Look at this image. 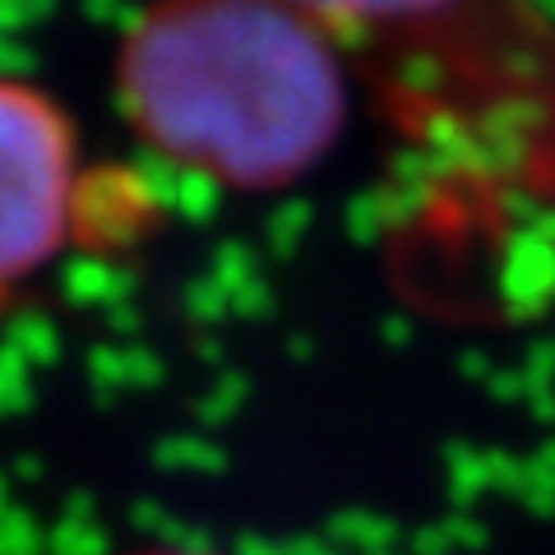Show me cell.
I'll return each instance as SVG.
<instances>
[{
    "instance_id": "3",
    "label": "cell",
    "mask_w": 555,
    "mask_h": 555,
    "mask_svg": "<svg viewBox=\"0 0 555 555\" xmlns=\"http://www.w3.org/2000/svg\"><path fill=\"white\" fill-rule=\"evenodd\" d=\"M301 20L324 28L334 42L343 38H403L416 28H436L454 20L473 0H283Z\"/></svg>"
},
{
    "instance_id": "4",
    "label": "cell",
    "mask_w": 555,
    "mask_h": 555,
    "mask_svg": "<svg viewBox=\"0 0 555 555\" xmlns=\"http://www.w3.org/2000/svg\"><path fill=\"white\" fill-rule=\"evenodd\" d=\"M153 555H195V551H153Z\"/></svg>"
},
{
    "instance_id": "2",
    "label": "cell",
    "mask_w": 555,
    "mask_h": 555,
    "mask_svg": "<svg viewBox=\"0 0 555 555\" xmlns=\"http://www.w3.org/2000/svg\"><path fill=\"white\" fill-rule=\"evenodd\" d=\"M75 163V130L56 102L0 75V301L65 246Z\"/></svg>"
},
{
    "instance_id": "1",
    "label": "cell",
    "mask_w": 555,
    "mask_h": 555,
    "mask_svg": "<svg viewBox=\"0 0 555 555\" xmlns=\"http://www.w3.org/2000/svg\"><path fill=\"white\" fill-rule=\"evenodd\" d=\"M116 93L158 158L228 190L292 185L347 120L338 42L283 0H149Z\"/></svg>"
}]
</instances>
